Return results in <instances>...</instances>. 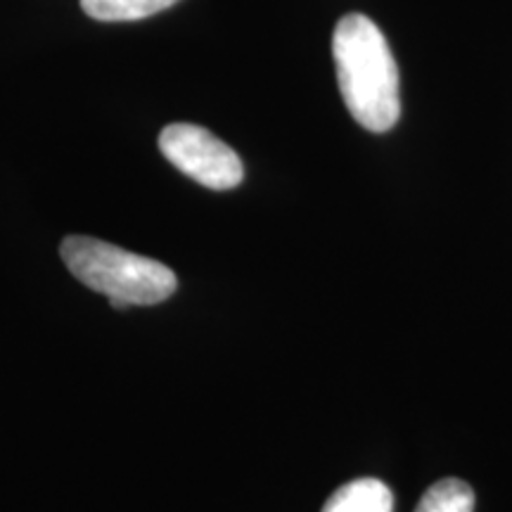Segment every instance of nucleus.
Masks as SVG:
<instances>
[{
	"mask_svg": "<svg viewBox=\"0 0 512 512\" xmlns=\"http://www.w3.org/2000/svg\"><path fill=\"white\" fill-rule=\"evenodd\" d=\"M337 83L351 117L373 133L389 131L401 117L399 69L373 19L347 15L332 36Z\"/></svg>",
	"mask_w": 512,
	"mask_h": 512,
	"instance_id": "1",
	"label": "nucleus"
},
{
	"mask_svg": "<svg viewBox=\"0 0 512 512\" xmlns=\"http://www.w3.org/2000/svg\"><path fill=\"white\" fill-rule=\"evenodd\" d=\"M60 254L76 280L105 294L117 309L162 304L178 287L169 266L110 242L72 235L62 242Z\"/></svg>",
	"mask_w": 512,
	"mask_h": 512,
	"instance_id": "2",
	"label": "nucleus"
},
{
	"mask_svg": "<svg viewBox=\"0 0 512 512\" xmlns=\"http://www.w3.org/2000/svg\"><path fill=\"white\" fill-rule=\"evenodd\" d=\"M162 155L209 190H233L245 178L240 157L207 128L195 124H171L159 136Z\"/></svg>",
	"mask_w": 512,
	"mask_h": 512,
	"instance_id": "3",
	"label": "nucleus"
},
{
	"mask_svg": "<svg viewBox=\"0 0 512 512\" xmlns=\"http://www.w3.org/2000/svg\"><path fill=\"white\" fill-rule=\"evenodd\" d=\"M394 496L389 486L373 477H361L339 486L320 512H392Z\"/></svg>",
	"mask_w": 512,
	"mask_h": 512,
	"instance_id": "4",
	"label": "nucleus"
},
{
	"mask_svg": "<svg viewBox=\"0 0 512 512\" xmlns=\"http://www.w3.org/2000/svg\"><path fill=\"white\" fill-rule=\"evenodd\" d=\"M176 3L178 0H81V8L98 22H136Z\"/></svg>",
	"mask_w": 512,
	"mask_h": 512,
	"instance_id": "5",
	"label": "nucleus"
},
{
	"mask_svg": "<svg viewBox=\"0 0 512 512\" xmlns=\"http://www.w3.org/2000/svg\"><path fill=\"white\" fill-rule=\"evenodd\" d=\"M415 512H475V491L463 479H441L425 491Z\"/></svg>",
	"mask_w": 512,
	"mask_h": 512,
	"instance_id": "6",
	"label": "nucleus"
}]
</instances>
